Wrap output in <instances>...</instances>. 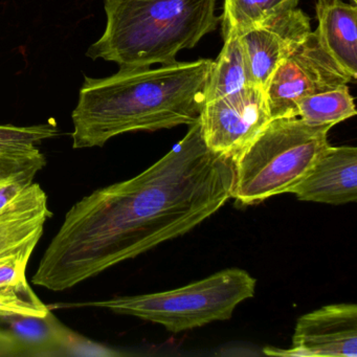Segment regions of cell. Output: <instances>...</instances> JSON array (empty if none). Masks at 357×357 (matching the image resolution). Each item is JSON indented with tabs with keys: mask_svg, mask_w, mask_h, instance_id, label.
<instances>
[{
	"mask_svg": "<svg viewBox=\"0 0 357 357\" xmlns=\"http://www.w3.org/2000/svg\"><path fill=\"white\" fill-rule=\"evenodd\" d=\"M59 135V129L53 120L47 124L29 127L0 125V174H37L47 165V158L38 145Z\"/></svg>",
	"mask_w": 357,
	"mask_h": 357,
	"instance_id": "obj_14",
	"label": "cell"
},
{
	"mask_svg": "<svg viewBox=\"0 0 357 357\" xmlns=\"http://www.w3.org/2000/svg\"><path fill=\"white\" fill-rule=\"evenodd\" d=\"M257 281L248 271L229 268L177 289L105 301L56 304L53 308L96 307L164 326L173 333L231 319L236 307L252 298Z\"/></svg>",
	"mask_w": 357,
	"mask_h": 357,
	"instance_id": "obj_5",
	"label": "cell"
},
{
	"mask_svg": "<svg viewBox=\"0 0 357 357\" xmlns=\"http://www.w3.org/2000/svg\"><path fill=\"white\" fill-rule=\"evenodd\" d=\"M217 0H104L105 32L89 47L91 59L123 70L172 64L220 22Z\"/></svg>",
	"mask_w": 357,
	"mask_h": 357,
	"instance_id": "obj_3",
	"label": "cell"
},
{
	"mask_svg": "<svg viewBox=\"0 0 357 357\" xmlns=\"http://www.w3.org/2000/svg\"><path fill=\"white\" fill-rule=\"evenodd\" d=\"M77 335L52 309L43 317L0 311V355L62 356Z\"/></svg>",
	"mask_w": 357,
	"mask_h": 357,
	"instance_id": "obj_10",
	"label": "cell"
},
{
	"mask_svg": "<svg viewBox=\"0 0 357 357\" xmlns=\"http://www.w3.org/2000/svg\"><path fill=\"white\" fill-rule=\"evenodd\" d=\"M222 50L217 59L213 60L204 87V104L254 85L239 35L227 31L222 32Z\"/></svg>",
	"mask_w": 357,
	"mask_h": 357,
	"instance_id": "obj_15",
	"label": "cell"
},
{
	"mask_svg": "<svg viewBox=\"0 0 357 357\" xmlns=\"http://www.w3.org/2000/svg\"><path fill=\"white\" fill-rule=\"evenodd\" d=\"M294 193L303 202L340 206L357 199V148L328 146Z\"/></svg>",
	"mask_w": 357,
	"mask_h": 357,
	"instance_id": "obj_11",
	"label": "cell"
},
{
	"mask_svg": "<svg viewBox=\"0 0 357 357\" xmlns=\"http://www.w3.org/2000/svg\"><path fill=\"white\" fill-rule=\"evenodd\" d=\"M271 120L266 91L256 85L208 102L198 118L206 145L234 162Z\"/></svg>",
	"mask_w": 357,
	"mask_h": 357,
	"instance_id": "obj_7",
	"label": "cell"
},
{
	"mask_svg": "<svg viewBox=\"0 0 357 357\" xmlns=\"http://www.w3.org/2000/svg\"><path fill=\"white\" fill-rule=\"evenodd\" d=\"M300 0H225L222 32L240 35L273 16L298 8Z\"/></svg>",
	"mask_w": 357,
	"mask_h": 357,
	"instance_id": "obj_17",
	"label": "cell"
},
{
	"mask_svg": "<svg viewBox=\"0 0 357 357\" xmlns=\"http://www.w3.org/2000/svg\"><path fill=\"white\" fill-rule=\"evenodd\" d=\"M36 173L24 172L0 179V211L34 183Z\"/></svg>",
	"mask_w": 357,
	"mask_h": 357,
	"instance_id": "obj_18",
	"label": "cell"
},
{
	"mask_svg": "<svg viewBox=\"0 0 357 357\" xmlns=\"http://www.w3.org/2000/svg\"><path fill=\"white\" fill-rule=\"evenodd\" d=\"M311 32L310 18L296 8L240 34L252 84L266 91L277 68L307 40Z\"/></svg>",
	"mask_w": 357,
	"mask_h": 357,
	"instance_id": "obj_8",
	"label": "cell"
},
{
	"mask_svg": "<svg viewBox=\"0 0 357 357\" xmlns=\"http://www.w3.org/2000/svg\"><path fill=\"white\" fill-rule=\"evenodd\" d=\"M329 125H310L298 116L271 119L235 160L231 198L256 204L290 193L329 146Z\"/></svg>",
	"mask_w": 357,
	"mask_h": 357,
	"instance_id": "obj_4",
	"label": "cell"
},
{
	"mask_svg": "<svg viewBox=\"0 0 357 357\" xmlns=\"http://www.w3.org/2000/svg\"><path fill=\"white\" fill-rule=\"evenodd\" d=\"M158 162L75 204L32 282L64 291L189 233L231 198L235 162L204 143L199 121Z\"/></svg>",
	"mask_w": 357,
	"mask_h": 357,
	"instance_id": "obj_1",
	"label": "cell"
},
{
	"mask_svg": "<svg viewBox=\"0 0 357 357\" xmlns=\"http://www.w3.org/2000/svg\"><path fill=\"white\" fill-rule=\"evenodd\" d=\"M213 60L123 70L106 78L85 76L73 112V148L103 147L109 139L198 120Z\"/></svg>",
	"mask_w": 357,
	"mask_h": 357,
	"instance_id": "obj_2",
	"label": "cell"
},
{
	"mask_svg": "<svg viewBox=\"0 0 357 357\" xmlns=\"http://www.w3.org/2000/svg\"><path fill=\"white\" fill-rule=\"evenodd\" d=\"M350 82L353 79L326 53L315 32H311L269 81L266 98L271 119L296 116V104L303 98Z\"/></svg>",
	"mask_w": 357,
	"mask_h": 357,
	"instance_id": "obj_6",
	"label": "cell"
},
{
	"mask_svg": "<svg viewBox=\"0 0 357 357\" xmlns=\"http://www.w3.org/2000/svg\"><path fill=\"white\" fill-rule=\"evenodd\" d=\"M314 31L326 53L353 81L357 78V8L342 0H317Z\"/></svg>",
	"mask_w": 357,
	"mask_h": 357,
	"instance_id": "obj_13",
	"label": "cell"
},
{
	"mask_svg": "<svg viewBox=\"0 0 357 357\" xmlns=\"http://www.w3.org/2000/svg\"><path fill=\"white\" fill-rule=\"evenodd\" d=\"M296 116L310 125H334L356 114L348 84L303 98L296 104Z\"/></svg>",
	"mask_w": 357,
	"mask_h": 357,
	"instance_id": "obj_16",
	"label": "cell"
},
{
	"mask_svg": "<svg viewBox=\"0 0 357 357\" xmlns=\"http://www.w3.org/2000/svg\"><path fill=\"white\" fill-rule=\"evenodd\" d=\"M277 354L356 357V305H328L302 315L294 329L291 349Z\"/></svg>",
	"mask_w": 357,
	"mask_h": 357,
	"instance_id": "obj_9",
	"label": "cell"
},
{
	"mask_svg": "<svg viewBox=\"0 0 357 357\" xmlns=\"http://www.w3.org/2000/svg\"><path fill=\"white\" fill-rule=\"evenodd\" d=\"M351 1H352L353 5H356L357 0H351Z\"/></svg>",
	"mask_w": 357,
	"mask_h": 357,
	"instance_id": "obj_20",
	"label": "cell"
},
{
	"mask_svg": "<svg viewBox=\"0 0 357 357\" xmlns=\"http://www.w3.org/2000/svg\"><path fill=\"white\" fill-rule=\"evenodd\" d=\"M11 176H12V175H11ZM6 177H9V176H5V175L0 174V179L6 178Z\"/></svg>",
	"mask_w": 357,
	"mask_h": 357,
	"instance_id": "obj_19",
	"label": "cell"
},
{
	"mask_svg": "<svg viewBox=\"0 0 357 357\" xmlns=\"http://www.w3.org/2000/svg\"><path fill=\"white\" fill-rule=\"evenodd\" d=\"M52 217L47 193L34 181L0 211V256L36 248Z\"/></svg>",
	"mask_w": 357,
	"mask_h": 357,
	"instance_id": "obj_12",
	"label": "cell"
}]
</instances>
